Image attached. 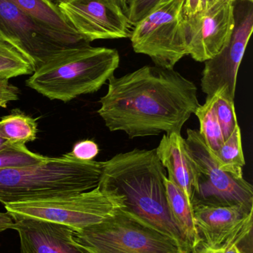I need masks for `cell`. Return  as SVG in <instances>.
Returning a JSON list of instances; mask_svg holds the SVG:
<instances>
[{"mask_svg":"<svg viewBox=\"0 0 253 253\" xmlns=\"http://www.w3.org/2000/svg\"><path fill=\"white\" fill-rule=\"evenodd\" d=\"M98 144L92 140H83L74 144L71 155L76 159L83 161H92L99 153Z\"/></svg>","mask_w":253,"mask_h":253,"instance_id":"25","label":"cell"},{"mask_svg":"<svg viewBox=\"0 0 253 253\" xmlns=\"http://www.w3.org/2000/svg\"><path fill=\"white\" fill-rule=\"evenodd\" d=\"M215 95L206 96L205 103L199 105L195 112L200 123L199 132L212 154H215L224 142L215 112Z\"/></svg>","mask_w":253,"mask_h":253,"instance_id":"18","label":"cell"},{"mask_svg":"<svg viewBox=\"0 0 253 253\" xmlns=\"http://www.w3.org/2000/svg\"><path fill=\"white\" fill-rule=\"evenodd\" d=\"M235 6V26L227 45L218 55L204 62L201 87L206 96L227 88L236 96L238 71L253 29V3Z\"/></svg>","mask_w":253,"mask_h":253,"instance_id":"11","label":"cell"},{"mask_svg":"<svg viewBox=\"0 0 253 253\" xmlns=\"http://www.w3.org/2000/svg\"><path fill=\"white\" fill-rule=\"evenodd\" d=\"M232 1H233V2H236V1H237V0H232ZM242 1H249V2H251V3H253V0H242Z\"/></svg>","mask_w":253,"mask_h":253,"instance_id":"32","label":"cell"},{"mask_svg":"<svg viewBox=\"0 0 253 253\" xmlns=\"http://www.w3.org/2000/svg\"><path fill=\"white\" fill-rule=\"evenodd\" d=\"M65 20L88 42L130 37L132 26L119 0H61Z\"/></svg>","mask_w":253,"mask_h":253,"instance_id":"10","label":"cell"},{"mask_svg":"<svg viewBox=\"0 0 253 253\" xmlns=\"http://www.w3.org/2000/svg\"><path fill=\"white\" fill-rule=\"evenodd\" d=\"M52 1H53V3H55V4H57L58 2H59V1H61V0H51Z\"/></svg>","mask_w":253,"mask_h":253,"instance_id":"33","label":"cell"},{"mask_svg":"<svg viewBox=\"0 0 253 253\" xmlns=\"http://www.w3.org/2000/svg\"><path fill=\"white\" fill-rule=\"evenodd\" d=\"M98 113L111 132L130 138L181 133L199 108L198 88L173 69L146 65L108 80Z\"/></svg>","mask_w":253,"mask_h":253,"instance_id":"1","label":"cell"},{"mask_svg":"<svg viewBox=\"0 0 253 253\" xmlns=\"http://www.w3.org/2000/svg\"><path fill=\"white\" fill-rule=\"evenodd\" d=\"M74 238L88 253H191L123 208L99 224L74 232Z\"/></svg>","mask_w":253,"mask_h":253,"instance_id":"5","label":"cell"},{"mask_svg":"<svg viewBox=\"0 0 253 253\" xmlns=\"http://www.w3.org/2000/svg\"><path fill=\"white\" fill-rule=\"evenodd\" d=\"M103 162L76 159L71 152L35 165L0 169V202L50 199L98 187Z\"/></svg>","mask_w":253,"mask_h":253,"instance_id":"3","label":"cell"},{"mask_svg":"<svg viewBox=\"0 0 253 253\" xmlns=\"http://www.w3.org/2000/svg\"><path fill=\"white\" fill-rule=\"evenodd\" d=\"M166 196L171 216L182 234L190 252H193L202 245L195 223L192 204L181 189L171 182L167 177L165 179Z\"/></svg>","mask_w":253,"mask_h":253,"instance_id":"16","label":"cell"},{"mask_svg":"<svg viewBox=\"0 0 253 253\" xmlns=\"http://www.w3.org/2000/svg\"><path fill=\"white\" fill-rule=\"evenodd\" d=\"M202 245L227 248L239 243L253 232V209L241 206H193Z\"/></svg>","mask_w":253,"mask_h":253,"instance_id":"13","label":"cell"},{"mask_svg":"<svg viewBox=\"0 0 253 253\" xmlns=\"http://www.w3.org/2000/svg\"><path fill=\"white\" fill-rule=\"evenodd\" d=\"M213 155L218 167L222 170L238 178H243L245 159L240 126H237L234 132L224 140L219 150Z\"/></svg>","mask_w":253,"mask_h":253,"instance_id":"19","label":"cell"},{"mask_svg":"<svg viewBox=\"0 0 253 253\" xmlns=\"http://www.w3.org/2000/svg\"><path fill=\"white\" fill-rule=\"evenodd\" d=\"M0 40L22 53L34 71L63 52L90 44L81 36L65 34L48 26L10 0H0Z\"/></svg>","mask_w":253,"mask_h":253,"instance_id":"7","label":"cell"},{"mask_svg":"<svg viewBox=\"0 0 253 253\" xmlns=\"http://www.w3.org/2000/svg\"><path fill=\"white\" fill-rule=\"evenodd\" d=\"M123 13L135 27L147 17L163 0H119Z\"/></svg>","mask_w":253,"mask_h":253,"instance_id":"24","label":"cell"},{"mask_svg":"<svg viewBox=\"0 0 253 253\" xmlns=\"http://www.w3.org/2000/svg\"><path fill=\"white\" fill-rule=\"evenodd\" d=\"M11 144H13V143L7 141V140L0 134V150H2L4 147H7V146Z\"/></svg>","mask_w":253,"mask_h":253,"instance_id":"31","label":"cell"},{"mask_svg":"<svg viewBox=\"0 0 253 253\" xmlns=\"http://www.w3.org/2000/svg\"><path fill=\"white\" fill-rule=\"evenodd\" d=\"M20 253H88L74 239L68 226L32 218L14 220Z\"/></svg>","mask_w":253,"mask_h":253,"instance_id":"14","label":"cell"},{"mask_svg":"<svg viewBox=\"0 0 253 253\" xmlns=\"http://www.w3.org/2000/svg\"><path fill=\"white\" fill-rule=\"evenodd\" d=\"M14 220L32 218L68 226L75 231L102 222L123 208V197L97 187L78 194L4 205Z\"/></svg>","mask_w":253,"mask_h":253,"instance_id":"6","label":"cell"},{"mask_svg":"<svg viewBox=\"0 0 253 253\" xmlns=\"http://www.w3.org/2000/svg\"><path fill=\"white\" fill-rule=\"evenodd\" d=\"M37 132L36 120L20 113H13L0 120V134L11 143L31 142L37 138Z\"/></svg>","mask_w":253,"mask_h":253,"instance_id":"20","label":"cell"},{"mask_svg":"<svg viewBox=\"0 0 253 253\" xmlns=\"http://www.w3.org/2000/svg\"><path fill=\"white\" fill-rule=\"evenodd\" d=\"M34 72L32 65L22 53L0 40V79L9 80Z\"/></svg>","mask_w":253,"mask_h":253,"instance_id":"21","label":"cell"},{"mask_svg":"<svg viewBox=\"0 0 253 253\" xmlns=\"http://www.w3.org/2000/svg\"><path fill=\"white\" fill-rule=\"evenodd\" d=\"M226 248H213L201 245L198 249L191 253H224Z\"/></svg>","mask_w":253,"mask_h":253,"instance_id":"29","label":"cell"},{"mask_svg":"<svg viewBox=\"0 0 253 253\" xmlns=\"http://www.w3.org/2000/svg\"><path fill=\"white\" fill-rule=\"evenodd\" d=\"M183 24L187 53L197 62H206L218 55L231 37L235 3L224 0L207 11L184 16Z\"/></svg>","mask_w":253,"mask_h":253,"instance_id":"12","label":"cell"},{"mask_svg":"<svg viewBox=\"0 0 253 253\" xmlns=\"http://www.w3.org/2000/svg\"><path fill=\"white\" fill-rule=\"evenodd\" d=\"M224 253H243L237 243L232 244L226 248Z\"/></svg>","mask_w":253,"mask_h":253,"instance_id":"30","label":"cell"},{"mask_svg":"<svg viewBox=\"0 0 253 253\" xmlns=\"http://www.w3.org/2000/svg\"><path fill=\"white\" fill-rule=\"evenodd\" d=\"M156 153L163 168L167 169L168 179L182 190L192 204L199 168L186 138L178 132L164 134Z\"/></svg>","mask_w":253,"mask_h":253,"instance_id":"15","label":"cell"},{"mask_svg":"<svg viewBox=\"0 0 253 253\" xmlns=\"http://www.w3.org/2000/svg\"><path fill=\"white\" fill-rule=\"evenodd\" d=\"M166 177L156 149H134L103 162L98 187L121 196L123 210L189 249L171 216L165 184Z\"/></svg>","mask_w":253,"mask_h":253,"instance_id":"2","label":"cell"},{"mask_svg":"<svg viewBox=\"0 0 253 253\" xmlns=\"http://www.w3.org/2000/svg\"><path fill=\"white\" fill-rule=\"evenodd\" d=\"M215 95V112L223 136L226 140L239 126L235 109V98L230 96L227 88L220 89Z\"/></svg>","mask_w":253,"mask_h":253,"instance_id":"23","label":"cell"},{"mask_svg":"<svg viewBox=\"0 0 253 253\" xmlns=\"http://www.w3.org/2000/svg\"><path fill=\"white\" fill-rule=\"evenodd\" d=\"M47 159L28 150L25 144L13 143L0 150V169L35 165Z\"/></svg>","mask_w":253,"mask_h":253,"instance_id":"22","label":"cell"},{"mask_svg":"<svg viewBox=\"0 0 253 253\" xmlns=\"http://www.w3.org/2000/svg\"><path fill=\"white\" fill-rule=\"evenodd\" d=\"M29 16L48 26L71 35H80L69 25L51 0H10Z\"/></svg>","mask_w":253,"mask_h":253,"instance_id":"17","label":"cell"},{"mask_svg":"<svg viewBox=\"0 0 253 253\" xmlns=\"http://www.w3.org/2000/svg\"><path fill=\"white\" fill-rule=\"evenodd\" d=\"M224 0H184L183 7L184 16H191L207 11Z\"/></svg>","mask_w":253,"mask_h":253,"instance_id":"26","label":"cell"},{"mask_svg":"<svg viewBox=\"0 0 253 253\" xmlns=\"http://www.w3.org/2000/svg\"><path fill=\"white\" fill-rule=\"evenodd\" d=\"M19 90L9 83V80L0 79V107L6 108L11 101L19 99Z\"/></svg>","mask_w":253,"mask_h":253,"instance_id":"27","label":"cell"},{"mask_svg":"<svg viewBox=\"0 0 253 253\" xmlns=\"http://www.w3.org/2000/svg\"><path fill=\"white\" fill-rule=\"evenodd\" d=\"M186 141L199 168L192 206H241L253 209L252 184L244 177L238 178L219 168L197 129H187Z\"/></svg>","mask_w":253,"mask_h":253,"instance_id":"9","label":"cell"},{"mask_svg":"<svg viewBox=\"0 0 253 253\" xmlns=\"http://www.w3.org/2000/svg\"><path fill=\"white\" fill-rule=\"evenodd\" d=\"M184 0H163L131 34L134 51L147 55L159 68L173 69L187 53Z\"/></svg>","mask_w":253,"mask_h":253,"instance_id":"8","label":"cell"},{"mask_svg":"<svg viewBox=\"0 0 253 253\" xmlns=\"http://www.w3.org/2000/svg\"><path fill=\"white\" fill-rule=\"evenodd\" d=\"M119 64L116 49L86 44L55 56L36 70L25 84L51 100L68 102L98 91Z\"/></svg>","mask_w":253,"mask_h":253,"instance_id":"4","label":"cell"},{"mask_svg":"<svg viewBox=\"0 0 253 253\" xmlns=\"http://www.w3.org/2000/svg\"><path fill=\"white\" fill-rule=\"evenodd\" d=\"M15 221L8 212H0V233L14 229Z\"/></svg>","mask_w":253,"mask_h":253,"instance_id":"28","label":"cell"}]
</instances>
